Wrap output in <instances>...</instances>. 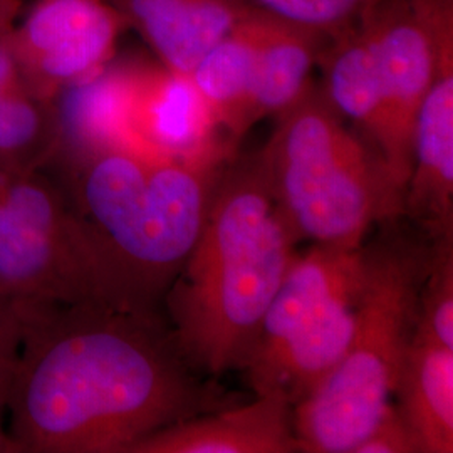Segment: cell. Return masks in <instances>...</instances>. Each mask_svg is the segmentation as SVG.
Segmentation results:
<instances>
[{"mask_svg":"<svg viewBox=\"0 0 453 453\" xmlns=\"http://www.w3.org/2000/svg\"><path fill=\"white\" fill-rule=\"evenodd\" d=\"M265 16L333 37L357 24L376 0H247Z\"/></svg>","mask_w":453,"mask_h":453,"instance_id":"44dd1931","label":"cell"},{"mask_svg":"<svg viewBox=\"0 0 453 453\" xmlns=\"http://www.w3.org/2000/svg\"><path fill=\"white\" fill-rule=\"evenodd\" d=\"M128 136L131 148L180 162L226 165L237 146L188 74L143 61L131 84Z\"/></svg>","mask_w":453,"mask_h":453,"instance_id":"9c48e42d","label":"cell"},{"mask_svg":"<svg viewBox=\"0 0 453 453\" xmlns=\"http://www.w3.org/2000/svg\"><path fill=\"white\" fill-rule=\"evenodd\" d=\"M140 61H111L56 97L59 143L50 163L130 146L128 103Z\"/></svg>","mask_w":453,"mask_h":453,"instance_id":"5bb4252c","label":"cell"},{"mask_svg":"<svg viewBox=\"0 0 453 453\" xmlns=\"http://www.w3.org/2000/svg\"><path fill=\"white\" fill-rule=\"evenodd\" d=\"M228 163L180 162L130 146L58 162L114 308L155 311L200 237Z\"/></svg>","mask_w":453,"mask_h":453,"instance_id":"3957f363","label":"cell"},{"mask_svg":"<svg viewBox=\"0 0 453 453\" xmlns=\"http://www.w3.org/2000/svg\"><path fill=\"white\" fill-rule=\"evenodd\" d=\"M365 249L351 342L319 388L294 406L301 452L353 453L391 403L415 334L428 243L395 235Z\"/></svg>","mask_w":453,"mask_h":453,"instance_id":"5b68a950","label":"cell"},{"mask_svg":"<svg viewBox=\"0 0 453 453\" xmlns=\"http://www.w3.org/2000/svg\"><path fill=\"white\" fill-rule=\"evenodd\" d=\"M20 342L19 299L0 289V357H16Z\"/></svg>","mask_w":453,"mask_h":453,"instance_id":"603a6c76","label":"cell"},{"mask_svg":"<svg viewBox=\"0 0 453 453\" xmlns=\"http://www.w3.org/2000/svg\"><path fill=\"white\" fill-rule=\"evenodd\" d=\"M264 27L265 14L254 11L222 37L188 74L217 123L235 145L254 127L250 101Z\"/></svg>","mask_w":453,"mask_h":453,"instance_id":"9a60e30c","label":"cell"},{"mask_svg":"<svg viewBox=\"0 0 453 453\" xmlns=\"http://www.w3.org/2000/svg\"><path fill=\"white\" fill-rule=\"evenodd\" d=\"M22 12V0H0V34L9 31Z\"/></svg>","mask_w":453,"mask_h":453,"instance_id":"d4e9b609","label":"cell"},{"mask_svg":"<svg viewBox=\"0 0 453 453\" xmlns=\"http://www.w3.org/2000/svg\"><path fill=\"white\" fill-rule=\"evenodd\" d=\"M257 153L222 172L200 237L165 292L173 338L196 372L241 370L297 257Z\"/></svg>","mask_w":453,"mask_h":453,"instance_id":"7a4b0ae2","label":"cell"},{"mask_svg":"<svg viewBox=\"0 0 453 453\" xmlns=\"http://www.w3.org/2000/svg\"><path fill=\"white\" fill-rule=\"evenodd\" d=\"M395 396L421 453L453 452V349L415 333Z\"/></svg>","mask_w":453,"mask_h":453,"instance_id":"e0dca14e","label":"cell"},{"mask_svg":"<svg viewBox=\"0 0 453 453\" xmlns=\"http://www.w3.org/2000/svg\"><path fill=\"white\" fill-rule=\"evenodd\" d=\"M19 316L7 415L20 453H130L226 402L155 311L19 299Z\"/></svg>","mask_w":453,"mask_h":453,"instance_id":"6da1fadb","label":"cell"},{"mask_svg":"<svg viewBox=\"0 0 453 453\" xmlns=\"http://www.w3.org/2000/svg\"><path fill=\"white\" fill-rule=\"evenodd\" d=\"M327 39L324 34L265 16L250 101L252 125L282 113L308 91L311 73L319 65Z\"/></svg>","mask_w":453,"mask_h":453,"instance_id":"ac0fdd59","label":"cell"},{"mask_svg":"<svg viewBox=\"0 0 453 453\" xmlns=\"http://www.w3.org/2000/svg\"><path fill=\"white\" fill-rule=\"evenodd\" d=\"M0 289L24 301L110 306L81 262L0 205Z\"/></svg>","mask_w":453,"mask_h":453,"instance_id":"4fadbf2b","label":"cell"},{"mask_svg":"<svg viewBox=\"0 0 453 453\" xmlns=\"http://www.w3.org/2000/svg\"><path fill=\"white\" fill-rule=\"evenodd\" d=\"M415 333L453 349V237L428 241Z\"/></svg>","mask_w":453,"mask_h":453,"instance_id":"ffe728a7","label":"cell"},{"mask_svg":"<svg viewBox=\"0 0 453 453\" xmlns=\"http://www.w3.org/2000/svg\"><path fill=\"white\" fill-rule=\"evenodd\" d=\"M319 65L324 71V95L329 103L338 113L357 123L385 160L388 148L385 96L372 48L359 20L327 39Z\"/></svg>","mask_w":453,"mask_h":453,"instance_id":"2e32d148","label":"cell"},{"mask_svg":"<svg viewBox=\"0 0 453 453\" xmlns=\"http://www.w3.org/2000/svg\"><path fill=\"white\" fill-rule=\"evenodd\" d=\"M366 249L312 245L297 256L243 357L256 396L277 393L292 406L340 363L355 331Z\"/></svg>","mask_w":453,"mask_h":453,"instance_id":"8992f818","label":"cell"},{"mask_svg":"<svg viewBox=\"0 0 453 453\" xmlns=\"http://www.w3.org/2000/svg\"><path fill=\"white\" fill-rule=\"evenodd\" d=\"M127 27L113 0H35L17 17L9 42L22 82L56 99L113 61Z\"/></svg>","mask_w":453,"mask_h":453,"instance_id":"ba28073f","label":"cell"},{"mask_svg":"<svg viewBox=\"0 0 453 453\" xmlns=\"http://www.w3.org/2000/svg\"><path fill=\"white\" fill-rule=\"evenodd\" d=\"M275 118L257 157L299 242L357 249L372 226L403 217L405 190L380 153L344 127L321 88L311 84Z\"/></svg>","mask_w":453,"mask_h":453,"instance_id":"277c9868","label":"cell"},{"mask_svg":"<svg viewBox=\"0 0 453 453\" xmlns=\"http://www.w3.org/2000/svg\"><path fill=\"white\" fill-rule=\"evenodd\" d=\"M158 63L181 74L256 9L247 0H113Z\"/></svg>","mask_w":453,"mask_h":453,"instance_id":"7c38bea8","label":"cell"},{"mask_svg":"<svg viewBox=\"0 0 453 453\" xmlns=\"http://www.w3.org/2000/svg\"><path fill=\"white\" fill-rule=\"evenodd\" d=\"M294 406L277 393L177 421L138 441L130 453H296Z\"/></svg>","mask_w":453,"mask_h":453,"instance_id":"8fae6325","label":"cell"},{"mask_svg":"<svg viewBox=\"0 0 453 453\" xmlns=\"http://www.w3.org/2000/svg\"><path fill=\"white\" fill-rule=\"evenodd\" d=\"M59 143L56 99L35 93L22 80L0 89V170L41 172Z\"/></svg>","mask_w":453,"mask_h":453,"instance_id":"d6986e66","label":"cell"},{"mask_svg":"<svg viewBox=\"0 0 453 453\" xmlns=\"http://www.w3.org/2000/svg\"><path fill=\"white\" fill-rule=\"evenodd\" d=\"M403 215L426 241L453 237V20L440 31L435 78L417 114Z\"/></svg>","mask_w":453,"mask_h":453,"instance_id":"30bf717a","label":"cell"},{"mask_svg":"<svg viewBox=\"0 0 453 453\" xmlns=\"http://www.w3.org/2000/svg\"><path fill=\"white\" fill-rule=\"evenodd\" d=\"M353 453H421V449L398 408L389 403Z\"/></svg>","mask_w":453,"mask_h":453,"instance_id":"7402d4cb","label":"cell"},{"mask_svg":"<svg viewBox=\"0 0 453 453\" xmlns=\"http://www.w3.org/2000/svg\"><path fill=\"white\" fill-rule=\"evenodd\" d=\"M453 20V0H376L359 19L378 67L388 118L385 163L405 190L413 130L437 71L438 37Z\"/></svg>","mask_w":453,"mask_h":453,"instance_id":"52a82bcc","label":"cell"},{"mask_svg":"<svg viewBox=\"0 0 453 453\" xmlns=\"http://www.w3.org/2000/svg\"><path fill=\"white\" fill-rule=\"evenodd\" d=\"M16 359L17 355L0 357V453H20L16 441L9 435V430L4 428V418L9 408Z\"/></svg>","mask_w":453,"mask_h":453,"instance_id":"cb8c5ba5","label":"cell"}]
</instances>
